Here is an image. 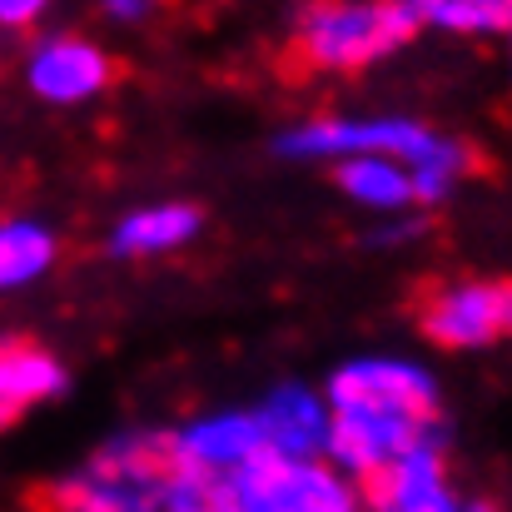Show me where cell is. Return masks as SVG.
Returning <instances> with one entry per match:
<instances>
[{"label":"cell","instance_id":"13","mask_svg":"<svg viewBox=\"0 0 512 512\" xmlns=\"http://www.w3.org/2000/svg\"><path fill=\"white\" fill-rule=\"evenodd\" d=\"M70 393V368L30 339H0V433L40 403Z\"/></svg>","mask_w":512,"mask_h":512},{"label":"cell","instance_id":"8","mask_svg":"<svg viewBox=\"0 0 512 512\" xmlns=\"http://www.w3.org/2000/svg\"><path fill=\"white\" fill-rule=\"evenodd\" d=\"M170 448H174V463L179 468L214 473V478H234L259 453H269L264 423H259L254 408H209V413H194L179 428H170Z\"/></svg>","mask_w":512,"mask_h":512},{"label":"cell","instance_id":"2","mask_svg":"<svg viewBox=\"0 0 512 512\" xmlns=\"http://www.w3.org/2000/svg\"><path fill=\"white\" fill-rule=\"evenodd\" d=\"M274 155L279 160H299V165H339L358 155H393L403 160L408 174L433 170V165H478L473 145L458 135H443L423 120L408 115H314V120H294L274 135Z\"/></svg>","mask_w":512,"mask_h":512},{"label":"cell","instance_id":"20","mask_svg":"<svg viewBox=\"0 0 512 512\" xmlns=\"http://www.w3.org/2000/svg\"><path fill=\"white\" fill-rule=\"evenodd\" d=\"M418 234H423V219H418V214H398V219L368 229V244H373V249H398V244H413Z\"/></svg>","mask_w":512,"mask_h":512},{"label":"cell","instance_id":"17","mask_svg":"<svg viewBox=\"0 0 512 512\" xmlns=\"http://www.w3.org/2000/svg\"><path fill=\"white\" fill-rule=\"evenodd\" d=\"M165 512H239L234 483L229 478H214V473L179 468L170 483V498H165Z\"/></svg>","mask_w":512,"mask_h":512},{"label":"cell","instance_id":"3","mask_svg":"<svg viewBox=\"0 0 512 512\" xmlns=\"http://www.w3.org/2000/svg\"><path fill=\"white\" fill-rule=\"evenodd\" d=\"M418 30L408 0H309L294 20V45L324 75H358L393 60Z\"/></svg>","mask_w":512,"mask_h":512},{"label":"cell","instance_id":"11","mask_svg":"<svg viewBox=\"0 0 512 512\" xmlns=\"http://www.w3.org/2000/svg\"><path fill=\"white\" fill-rule=\"evenodd\" d=\"M259 423H264V443L269 453L284 458H324L329 448V428H334V408L324 398V388H309L299 378L274 383L259 403H254Z\"/></svg>","mask_w":512,"mask_h":512},{"label":"cell","instance_id":"21","mask_svg":"<svg viewBox=\"0 0 512 512\" xmlns=\"http://www.w3.org/2000/svg\"><path fill=\"white\" fill-rule=\"evenodd\" d=\"M458 512H503V508H498L493 498H463V503H458Z\"/></svg>","mask_w":512,"mask_h":512},{"label":"cell","instance_id":"12","mask_svg":"<svg viewBox=\"0 0 512 512\" xmlns=\"http://www.w3.org/2000/svg\"><path fill=\"white\" fill-rule=\"evenodd\" d=\"M204 234V209L189 204V199H155V204H135L125 209L110 234H105V249L110 259H170L179 249H189L194 239Z\"/></svg>","mask_w":512,"mask_h":512},{"label":"cell","instance_id":"6","mask_svg":"<svg viewBox=\"0 0 512 512\" xmlns=\"http://www.w3.org/2000/svg\"><path fill=\"white\" fill-rule=\"evenodd\" d=\"M418 334L448 353H483L512 339V279H448L423 294Z\"/></svg>","mask_w":512,"mask_h":512},{"label":"cell","instance_id":"19","mask_svg":"<svg viewBox=\"0 0 512 512\" xmlns=\"http://www.w3.org/2000/svg\"><path fill=\"white\" fill-rule=\"evenodd\" d=\"M50 5H55V0H0V30L25 35V30H35V25L50 15Z\"/></svg>","mask_w":512,"mask_h":512},{"label":"cell","instance_id":"1","mask_svg":"<svg viewBox=\"0 0 512 512\" xmlns=\"http://www.w3.org/2000/svg\"><path fill=\"white\" fill-rule=\"evenodd\" d=\"M174 473L170 428H120L45 488V512H165Z\"/></svg>","mask_w":512,"mask_h":512},{"label":"cell","instance_id":"16","mask_svg":"<svg viewBox=\"0 0 512 512\" xmlns=\"http://www.w3.org/2000/svg\"><path fill=\"white\" fill-rule=\"evenodd\" d=\"M423 30L463 35V40H508L512 35V0H408Z\"/></svg>","mask_w":512,"mask_h":512},{"label":"cell","instance_id":"4","mask_svg":"<svg viewBox=\"0 0 512 512\" xmlns=\"http://www.w3.org/2000/svg\"><path fill=\"white\" fill-rule=\"evenodd\" d=\"M324 398L334 413L443 423V383L413 353H353L329 368Z\"/></svg>","mask_w":512,"mask_h":512},{"label":"cell","instance_id":"14","mask_svg":"<svg viewBox=\"0 0 512 512\" xmlns=\"http://www.w3.org/2000/svg\"><path fill=\"white\" fill-rule=\"evenodd\" d=\"M329 170H334V189L353 209H368V214H383V219L418 214V204H413V174L393 155H358V160H339Z\"/></svg>","mask_w":512,"mask_h":512},{"label":"cell","instance_id":"9","mask_svg":"<svg viewBox=\"0 0 512 512\" xmlns=\"http://www.w3.org/2000/svg\"><path fill=\"white\" fill-rule=\"evenodd\" d=\"M443 438V423H408V418H358V413H334L329 428V448L324 458L339 468L343 478H353L358 488L368 478H378L388 463H398L408 448Z\"/></svg>","mask_w":512,"mask_h":512},{"label":"cell","instance_id":"15","mask_svg":"<svg viewBox=\"0 0 512 512\" xmlns=\"http://www.w3.org/2000/svg\"><path fill=\"white\" fill-rule=\"evenodd\" d=\"M60 264V234L45 219H0V294L40 284Z\"/></svg>","mask_w":512,"mask_h":512},{"label":"cell","instance_id":"7","mask_svg":"<svg viewBox=\"0 0 512 512\" xmlns=\"http://www.w3.org/2000/svg\"><path fill=\"white\" fill-rule=\"evenodd\" d=\"M20 75L40 105L75 110V105L100 100L115 85V55L80 30H45L30 40Z\"/></svg>","mask_w":512,"mask_h":512},{"label":"cell","instance_id":"5","mask_svg":"<svg viewBox=\"0 0 512 512\" xmlns=\"http://www.w3.org/2000/svg\"><path fill=\"white\" fill-rule=\"evenodd\" d=\"M229 483H234L239 512H368L363 488L343 478L329 458L259 453Z\"/></svg>","mask_w":512,"mask_h":512},{"label":"cell","instance_id":"10","mask_svg":"<svg viewBox=\"0 0 512 512\" xmlns=\"http://www.w3.org/2000/svg\"><path fill=\"white\" fill-rule=\"evenodd\" d=\"M458 503L463 498L448 478L443 438L408 448L398 463H388L378 478L363 483V508L368 512H458Z\"/></svg>","mask_w":512,"mask_h":512},{"label":"cell","instance_id":"18","mask_svg":"<svg viewBox=\"0 0 512 512\" xmlns=\"http://www.w3.org/2000/svg\"><path fill=\"white\" fill-rule=\"evenodd\" d=\"M100 15L120 30H140L160 15V0H100Z\"/></svg>","mask_w":512,"mask_h":512},{"label":"cell","instance_id":"22","mask_svg":"<svg viewBox=\"0 0 512 512\" xmlns=\"http://www.w3.org/2000/svg\"><path fill=\"white\" fill-rule=\"evenodd\" d=\"M508 65H512V35H508Z\"/></svg>","mask_w":512,"mask_h":512}]
</instances>
